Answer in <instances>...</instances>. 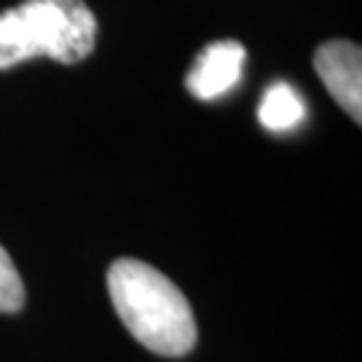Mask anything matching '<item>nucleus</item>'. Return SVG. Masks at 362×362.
I'll use <instances>...</instances> for the list:
<instances>
[{
	"label": "nucleus",
	"mask_w": 362,
	"mask_h": 362,
	"mask_svg": "<svg viewBox=\"0 0 362 362\" xmlns=\"http://www.w3.org/2000/svg\"><path fill=\"white\" fill-rule=\"evenodd\" d=\"M25 306V285L13 266L11 255L0 247V311L13 314Z\"/></svg>",
	"instance_id": "423d86ee"
},
{
	"label": "nucleus",
	"mask_w": 362,
	"mask_h": 362,
	"mask_svg": "<svg viewBox=\"0 0 362 362\" xmlns=\"http://www.w3.org/2000/svg\"><path fill=\"white\" fill-rule=\"evenodd\" d=\"M113 309L145 349L182 357L196 344V320L180 287L143 260L121 258L107 269Z\"/></svg>",
	"instance_id": "f257e3e1"
},
{
	"label": "nucleus",
	"mask_w": 362,
	"mask_h": 362,
	"mask_svg": "<svg viewBox=\"0 0 362 362\" xmlns=\"http://www.w3.org/2000/svg\"><path fill=\"white\" fill-rule=\"evenodd\" d=\"M94 43L97 16L83 0H25L0 13V70L35 57L76 65Z\"/></svg>",
	"instance_id": "f03ea898"
},
{
	"label": "nucleus",
	"mask_w": 362,
	"mask_h": 362,
	"mask_svg": "<svg viewBox=\"0 0 362 362\" xmlns=\"http://www.w3.org/2000/svg\"><path fill=\"white\" fill-rule=\"evenodd\" d=\"M314 70L325 89L357 124L362 121V52L349 40H327L314 54Z\"/></svg>",
	"instance_id": "7ed1b4c3"
},
{
	"label": "nucleus",
	"mask_w": 362,
	"mask_h": 362,
	"mask_svg": "<svg viewBox=\"0 0 362 362\" xmlns=\"http://www.w3.org/2000/svg\"><path fill=\"white\" fill-rule=\"evenodd\" d=\"M245 46L239 40H215L196 57L185 86L196 100H218L239 83L245 70Z\"/></svg>",
	"instance_id": "20e7f679"
},
{
	"label": "nucleus",
	"mask_w": 362,
	"mask_h": 362,
	"mask_svg": "<svg viewBox=\"0 0 362 362\" xmlns=\"http://www.w3.org/2000/svg\"><path fill=\"white\" fill-rule=\"evenodd\" d=\"M260 124L269 132H290L306 118V103L287 81L272 83L258 107Z\"/></svg>",
	"instance_id": "39448f33"
}]
</instances>
